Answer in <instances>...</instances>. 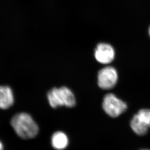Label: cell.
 Listing matches in <instances>:
<instances>
[{"label": "cell", "mask_w": 150, "mask_h": 150, "mask_svg": "<svg viewBox=\"0 0 150 150\" xmlns=\"http://www.w3.org/2000/svg\"><path fill=\"white\" fill-rule=\"evenodd\" d=\"M47 98L51 107L55 108L64 106L59 88H54L47 94Z\"/></svg>", "instance_id": "cell-8"}, {"label": "cell", "mask_w": 150, "mask_h": 150, "mask_svg": "<svg viewBox=\"0 0 150 150\" xmlns=\"http://www.w3.org/2000/svg\"><path fill=\"white\" fill-rule=\"evenodd\" d=\"M103 108L109 116L116 117L125 112L127 108L126 103L114 94H108L105 96L103 103Z\"/></svg>", "instance_id": "cell-2"}, {"label": "cell", "mask_w": 150, "mask_h": 150, "mask_svg": "<svg viewBox=\"0 0 150 150\" xmlns=\"http://www.w3.org/2000/svg\"><path fill=\"white\" fill-rule=\"evenodd\" d=\"M52 145L54 149L57 150H63L69 144V139L65 134L62 132H55L51 139Z\"/></svg>", "instance_id": "cell-7"}, {"label": "cell", "mask_w": 150, "mask_h": 150, "mask_svg": "<svg viewBox=\"0 0 150 150\" xmlns=\"http://www.w3.org/2000/svg\"><path fill=\"white\" fill-rule=\"evenodd\" d=\"M64 106L73 108L76 105L75 96L72 91L66 86L59 88Z\"/></svg>", "instance_id": "cell-9"}, {"label": "cell", "mask_w": 150, "mask_h": 150, "mask_svg": "<svg viewBox=\"0 0 150 150\" xmlns=\"http://www.w3.org/2000/svg\"><path fill=\"white\" fill-rule=\"evenodd\" d=\"M11 125L17 134L22 139H32L38 133V125L32 117L26 113L15 115L12 119Z\"/></svg>", "instance_id": "cell-1"}, {"label": "cell", "mask_w": 150, "mask_h": 150, "mask_svg": "<svg viewBox=\"0 0 150 150\" xmlns=\"http://www.w3.org/2000/svg\"><path fill=\"white\" fill-rule=\"evenodd\" d=\"M149 35H150V29H149Z\"/></svg>", "instance_id": "cell-11"}, {"label": "cell", "mask_w": 150, "mask_h": 150, "mask_svg": "<svg viewBox=\"0 0 150 150\" xmlns=\"http://www.w3.org/2000/svg\"><path fill=\"white\" fill-rule=\"evenodd\" d=\"M0 150H4V145L1 141H0Z\"/></svg>", "instance_id": "cell-10"}, {"label": "cell", "mask_w": 150, "mask_h": 150, "mask_svg": "<svg viewBox=\"0 0 150 150\" xmlns=\"http://www.w3.org/2000/svg\"><path fill=\"white\" fill-rule=\"evenodd\" d=\"M115 54V51L112 46L104 43L98 44L94 52L97 61L103 64L111 62L114 59Z\"/></svg>", "instance_id": "cell-5"}, {"label": "cell", "mask_w": 150, "mask_h": 150, "mask_svg": "<svg viewBox=\"0 0 150 150\" xmlns=\"http://www.w3.org/2000/svg\"><path fill=\"white\" fill-rule=\"evenodd\" d=\"M14 101L13 91L7 86H0V108L8 109Z\"/></svg>", "instance_id": "cell-6"}, {"label": "cell", "mask_w": 150, "mask_h": 150, "mask_svg": "<svg viewBox=\"0 0 150 150\" xmlns=\"http://www.w3.org/2000/svg\"></svg>", "instance_id": "cell-12"}, {"label": "cell", "mask_w": 150, "mask_h": 150, "mask_svg": "<svg viewBox=\"0 0 150 150\" xmlns=\"http://www.w3.org/2000/svg\"><path fill=\"white\" fill-rule=\"evenodd\" d=\"M131 127L134 132L139 136H143L150 128V109H142L132 118Z\"/></svg>", "instance_id": "cell-3"}, {"label": "cell", "mask_w": 150, "mask_h": 150, "mask_svg": "<svg viewBox=\"0 0 150 150\" xmlns=\"http://www.w3.org/2000/svg\"><path fill=\"white\" fill-rule=\"evenodd\" d=\"M117 78V71L115 68L105 67L100 69L98 73V85L102 89H111L116 85Z\"/></svg>", "instance_id": "cell-4"}]
</instances>
